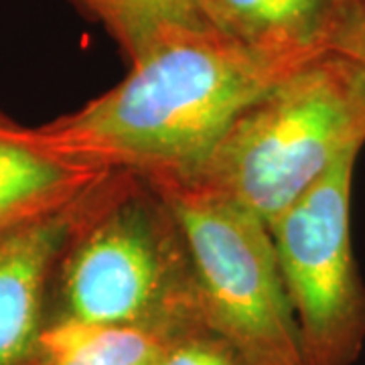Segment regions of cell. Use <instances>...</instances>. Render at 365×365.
<instances>
[{
	"instance_id": "1",
	"label": "cell",
	"mask_w": 365,
	"mask_h": 365,
	"mask_svg": "<svg viewBox=\"0 0 365 365\" xmlns=\"http://www.w3.org/2000/svg\"><path fill=\"white\" fill-rule=\"evenodd\" d=\"M290 71L207 26H175L130 59L112 90L33 134L100 169L187 181L235 118Z\"/></svg>"
},
{
	"instance_id": "6",
	"label": "cell",
	"mask_w": 365,
	"mask_h": 365,
	"mask_svg": "<svg viewBox=\"0 0 365 365\" xmlns=\"http://www.w3.org/2000/svg\"><path fill=\"white\" fill-rule=\"evenodd\" d=\"M88 193L63 207L0 225V365L37 364L49 327L55 268Z\"/></svg>"
},
{
	"instance_id": "8",
	"label": "cell",
	"mask_w": 365,
	"mask_h": 365,
	"mask_svg": "<svg viewBox=\"0 0 365 365\" xmlns=\"http://www.w3.org/2000/svg\"><path fill=\"white\" fill-rule=\"evenodd\" d=\"M108 173L55 153L33 128H21L0 114V225L63 207Z\"/></svg>"
},
{
	"instance_id": "3",
	"label": "cell",
	"mask_w": 365,
	"mask_h": 365,
	"mask_svg": "<svg viewBox=\"0 0 365 365\" xmlns=\"http://www.w3.org/2000/svg\"><path fill=\"white\" fill-rule=\"evenodd\" d=\"M364 144L351 88L335 59L323 55L287 73L235 118L187 182L227 197L270 225L345 150Z\"/></svg>"
},
{
	"instance_id": "7",
	"label": "cell",
	"mask_w": 365,
	"mask_h": 365,
	"mask_svg": "<svg viewBox=\"0 0 365 365\" xmlns=\"http://www.w3.org/2000/svg\"><path fill=\"white\" fill-rule=\"evenodd\" d=\"M355 6L357 0H193L199 25L284 69L329 55Z\"/></svg>"
},
{
	"instance_id": "10",
	"label": "cell",
	"mask_w": 365,
	"mask_h": 365,
	"mask_svg": "<svg viewBox=\"0 0 365 365\" xmlns=\"http://www.w3.org/2000/svg\"><path fill=\"white\" fill-rule=\"evenodd\" d=\"M98 19L118 45L134 59L160 33L175 26L199 25L193 0H73Z\"/></svg>"
},
{
	"instance_id": "4",
	"label": "cell",
	"mask_w": 365,
	"mask_h": 365,
	"mask_svg": "<svg viewBox=\"0 0 365 365\" xmlns=\"http://www.w3.org/2000/svg\"><path fill=\"white\" fill-rule=\"evenodd\" d=\"M148 181L181 225L203 323L252 365H307L268 225L193 182Z\"/></svg>"
},
{
	"instance_id": "5",
	"label": "cell",
	"mask_w": 365,
	"mask_h": 365,
	"mask_svg": "<svg viewBox=\"0 0 365 365\" xmlns=\"http://www.w3.org/2000/svg\"><path fill=\"white\" fill-rule=\"evenodd\" d=\"M359 150H345L268 225L307 365H355L365 347V282L349 227Z\"/></svg>"
},
{
	"instance_id": "12",
	"label": "cell",
	"mask_w": 365,
	"mask_h": 365,
	"mask_svg": "<svg viewBox=\"0 0 365 365\" xmlns=\"http://www.w3.org/2000/svg\"><path fill=\"white\" fill-rule=\"evenodd\" d=\"M329 55L347 79L365 124V0H357L349 23Z\"/></svg>"
},
{
	"instance_id": "2",
	"label": "cell",
	"mask_w": 365,
	"mask_h": 365,
	"mask_svg": "<svg viewBox=\"0 0 365 365\" xmlns=\"http://www.w3.org/2000/svg\"><path fill=\"white\" fill-rule=\"evenodd\" d=\"M195 317L193 264L169 203L143 175L108 173L57 262L49 325L173 331Z\"/></svg>"
},
{
	"instance_id": "9",
	"label": "cell",
	"mask_w": 365,
	"mask_h": 365,
	"mask_svg": "<svg viewBox=\"0 0 365 365\" xmlns=\"http://www.w3.org/2000/svg\"><path fill=\"white\" fill-rule=\"evenodd\" d=\"M170 331L49 325L35 365H160Z\"/></svg>"
},
{
	"instance_id": "11",
	"label": "cell",
	"mask_w": 365,
	"mask_h": 365,
	"mask_svg": "<svg viewBox=\"0 0 365 365\" xmlns=\"http://www.w3.org/2000/svg\"><path fill=\"white\" fill-rule=\"evenodd\" d=\"M160 365H252L235 345L203 323L201 317L173 329Z\"/></svg>"
}]
</instances>
